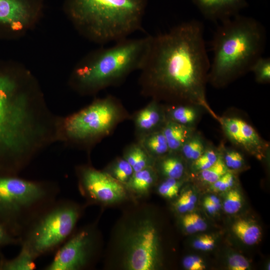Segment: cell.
Returning a JSON list of instances; mask_svg holds the SVG:
<instances>
[{"instance_id": "25", "label": "cell", "mask_w": 270, "mask_h": 270, "mask_svg": "<svg viewBox=\"0 0 270 270\" xmlns=\"http://www.w3.org/2000/svg\"><path fill=\"white\" fill-rule=\"evenodd\" d=\"M205 148L200 136L193 133L184 144L180 152L186 159L194 161L204 153Z\"/></svg>"}, {"instance_id": "33", "label": "cell", "mask_w": 270, "mask_h": 270, "mask_svg": "<svg viewBox=\"0 0 270 270\" xmlns=\"http://www.w3.org/2000/svg\"><path fill=\"white\" fill-rule=\"evenodd\" d=\"M228 268L231 270H246L250 267L247 260L242 255H232L228 260Z\"/></svg>"}, {"instance_id": "13", "label": "cell", "mask_w": 270, "mask_h": 270, "mask_svg": "<svg viewBox=\"0 0 270 270\" xmlns=\"http://www.w3.org/2000/svg\"><path fill=\"white\" fill-rule=\"evenodd\" d=\"M132 118L138 140L162 128L166 120L165 107L160 102L152 100L146 106L137 112Z\"/></svg>"}, {"instance_id": "27", "label": "cell", "mask_w": 270, "mask_h": 270, "mask_svg": "<svg viewBox=\"0 0 270 270\" xmlns=\"http://www.w3.org/2000/svg\"><path fill=\"white\" fill-rule=\"evenodd\" d=\"M250 71L254 72L256 81L266 84L270 81V58L260 56L252 66Z\"/></svg>"}, {"instance_id": "30", "label": "cell", "mask_w": 270, "mask_h": 270, "mask_svg": "<svg viewBox=\"0 0 270 270\" xmlns=\"http://www.w3.org/2000/svg\"><path fill=\"white\" fill-rule=\"evenodd\" d=\"M181 185L178 180L166 178L158 187V192L162 196L172 198L178 196Z\"/></svg>"}, {"instance_id": "3", "label": "cell", "mask_w": 270, "mask_h": 270, "mask_svg": "<svg viewBox=\"0 0 270 270\" xmlns=\"http://www.w3.org/2000/svg\"><path fill=\"white\" fill-rule=\"evenodd\" d=\"M147 0H70L74 24L99 44L130 37L142 26Z\"/></svg>"}, {"instance_id": "1", "label": "cell", "mask_w": 270, "mask_h": 270, "mask_svg": "<svg viewBox=\"0 0 270 270\" xmlns=\"http://www.w3.org/2000/svg\"><path fill=\"white\" fill-rule=\"evenodd\" d=\"M202 23L183 22L150 36L138 82L144 96L168 104L202 106L215 118L206 100L210 67Z\"/></svg>"}, {"instance_id": "38", "label": "cell", "mask_w": 270, "mask_h": 270, "mask_svg": "<svg viewBox=\"0 0 270 270\" xmlns=\"http://www.w3.org/2000/svg\"><path fill=\"white\" fill-rule=\"evenodd\" d=\"M182 224L184 229L188 233L194 234L197 232L190 218V214H187L182 218Z\"/></svg>"}, {"instance_id": "15", "label": "cell", "mask_w": 270, "mask_h": 270, "mask_svg": "<svg viewBox=\"0 0 270 270\" xmlns=\"http://www.w3.org/2000/svg\"><path fill=\"white\" fill-rule=\"evenodd\" d=\"M30 18L28 8L22 0H0V23L14 30H20Z\"/></svg>"}, {"instance_id": "31", "label": "cell", "mask_w": 270, "mask_h": 270, "mask_svg": "<svg viewBox=\"0 0 270 270\" xmlns=\"http://www.w3.org/2000/svg\"><path fill=\"white\" fill-rule=\"evenodd\" d=\"M222 156L228 170H239L243 166L244 163V158L241 154L234 150H226L224 156Z\"/></svg>"}, {"instance_id": "21", "label": "cell", "mask_w": 270, "mask_h": 270, "mask_svg": "<svg viewBox=\"0 0 270 270\" xmlns=\"http://www.w3.org/2000/svg\"><path fill=\"white\" fill-rule=\"evenodd\" d=\"M36 260L29 252L21 248L18 254L10 259L0 252V270H33L36 268Z\"/></svg>"}, {"instance_id": "12", "label": "cell", "mask_w": 270, "mask_h": 270, "mask_svg": "<svg viewBox=\"0 0 270 270\" xmlns=\"http://www.w3.org/2000/svg\"><path fill=\"white\" fill-rule=\"evenodd\" d=\"M228 138L236 145L257 156H263L268 144L249 124L237 118H218Z\"/></svg>"}, {"instance_id": "14", "label": "cell", "mask_w": 270, "mask_h": 270, "mask_svg": "<svg viewBox=\"0 0 270 270\" xmlns=\"http://www.w3.org/2000/svg\"><path fill=\"white\" fill-rule=\"evenodd\" d=\"M206 18L222 22L238 14L247 6L246 0H192Z\"/></svg>"}, {"instance_id": "11", "label": "cell", "mask_w": 270, "mask_h": 270, "mask_svg": "<svg viewBox=\"0 0 270 270\" xmlns=\"http://www.w3.org/2000/svg\"><path fill=\"white\" fill-rule=\"evenodd\" d=\"M78 178L80 191L90 204H116L126 197L124 184L105 171L83 167L78 170Z\"/></svg>"}, {"instance_id": "18", "label": "cell", "mask_w": 270, "mask_h": 270, "mask_svg": "<svg viewBox=\"0 0 270 270\" xmlns=\"http://www.w3.org/2000/svg\"><path fill=\"white\" fill-rule=\"evenodd\" d=\"M138 142L154 159L170 152L168 144L162 128L139 138Z\"/></svg>"}, {"instance_id": "16", "label": "cell", "mask_w": 270, "mask_h": 270, "mask_svg": "<svg viewBox=\"0 0 270 270\" xmlns=\"http://www.w3.org/2000/svg\"><path fill=\"white\" fill-rule=\"evenodd\" d=\"M162 131L166 138L170 152H180L186 141L194 133L192 126H186L166 120Z\"/></svg>"}, {"instance_id": "34", "label": "cell", "mask_w": 270, "mask_h": 270, "mask_svg": "<svg viewBox=\"0 0 270 270\" xmlns=\"http://www.w3.org/2000/svg\"><path fill=\"white\" fill-rule=\"evenodd\" d=\"M214 244V239L212 236L208 234L200 236L193 242V246L196 249L204 251L212 250Z\"/></svg>"}, {"instance_id": "41", "label": "cell", "mask_w": 270, "mask_h": 270, "mask_svg": "<svg viewBox=\"0 0 270 270\" xmlns=\"http://www.w3.org/2000/svg\"><path fill=\"white\" fill-rule=\"evenodd\" d=\"M203 205L206 210L210 214H214L218 210L216 207L206 198L204 200Z\"/></svg>"}, {"instance_id": "17", "label": "cell", "mask_w": 270, "mask_h": 270, "mask_svg": "<svg viewBox=\"0 0 270 270\" xmlns=\"http://www.w3.org/2000/svg\"><path fill=\"white\" fill-rule=\"evenodd\" d=\"M198 106L189 104H168L165 107L166 120L192 126L199 116Z\"/></svg>"}, {"instance_id": "10", "label": "cell", "mask_w": 270, "mask_h": 270, "mask_svg": "<svg viewBox=\"0 0 270 270\" xmlns=\"http://www.w3.org/2000/svg\"><path fill=\"white\" fill-rule=\"evenodd\" d=\"M99 246L98 236L94 225L74 231L54 252L44 270H80L94 262Z\"/></svg>"}, {"instance_id": "40", "label": "cell", "mask_w": 270, "mask_h": 270, "mask_svg": "<svg viewBox=\"0 0 270 270\" xmlns=\"http://www.w3.org/2000/svg\"><path fill=\"white\" fill-rule=\"evenodd\" d=\"M174 206L176 210L180 213L188 212V203L183 194L178 199Z\"/></svg>"}, {"instance_id": "29", "label": "cell", "mask_w": 270, "mask_h": 270, "mask_svg": "<svg viewBox=\"0 0 270 270\" xmlns=\"http://www.w3.org/2000/svg\"><path fill=\"white\" fill-rule=\"evenodd\" d=\"M242 206V198L236 190H230L225 198L223 207L226 213L234 214L238 212Z\"/></svg>"}, {"instance_id": "35", "label": "cell", "mask_w": 270, "mask_h": 270, "mask_svg": "<svg viewBox=\"0 0 270 270\" xmlns=\"http://www.w3.org/2000/svg\"><path fill=\"white\" fill-rule=\"evenodd\" d=\"M184 266L188 270H203L206 266L202 260L195 256L186 257L182 262Z\"/></svg>"}, {"instance_id": "24", "label": "cell", "mask_w": 270, "mask_h": 270, "mask_svg": "<svg viewBox=\"0 0 270 270\" xmlns=\"http://www.w3.org/2000/svg\"><path fill=\"white\" fill-rule=\"evenodd\" d=\"M105 172L124 185L128 182L134 172L132 166L123 157L114 160Z\"/></svg>"}, {"instance_id": "20", "label": "cell", "mask_w": 270, "mask_h": 270, "mask_svg": "<svg viewBox=\"0 0 270 270\" xmlns=\"http://www.w3.org/2000/svg\"><path fill=\"white\" fill-rule=\"evenodd\" d=\"M123 158L132 166L134 172L154 166V159L138 142L128 146L124 151Z\"/></svg>"}, {"instance_id": "19", "label": "cell", "mask_w": 270, "mask_h": 270, "mask_svg": "<svg viewBox=\"0 0 270 270\" xmlns=\"http://www.w3.org/2000/svg\"><path fill=\"white\" fill-rule=\"evenodd\" d=\"M156 174L154 166L134 172L128 182L125 184L127 188L138 194H146L154 184Z\"/></svg>"}, {"instance_id": "28", "label": "cell", "mask_w": 270, "mask_h": 270, "mask_svg": "<svg viewBox=\"0 0 270 270\" xmlns=\"http://www.w3.org/2000/svg\"><path fill=\"white\" fill-rule=\"evenodd\" d=\"M220 156L213 148L206 149L204 153L194 161L193 167L199 172L206 170L216 162Z\"/></svg>"}, {"instance_id": "4", "label": "cell", "mask_w": 270, "mask_h": 270, "mask_svg": "<svg viewBox=\"0 0 270 270\" xmlns=\"http://www.w3.org/2000/svg\"><path fill=\"white\" fill-rule=\"evenodd\" d=\"M150 38L128 37L98 50L76 69L77 86L82 91L95 92L122 82L140 68Z\"/></svg>"}, {"instance_id": "39", "label": "cell", "mask_w": 270, "mask_h": 270, "mask_svg": "<svg viewBox=\"0 0 270 270\" xmlns=\"http://www.w3.org/2000/svg\"><path fill=\"white\" fill-rule=\"evenodd\" d=\"M182 194L187 202L188 212L192 210L197 200L196 196L192 190H188Z\"/></svg>"}, {"instance_id": "6", "label": "cell", "mask_w": 270, "mask_h": 270, "mask_svg": "<svg viewBox=\"0 0 270 270\" xmlns=\"http://www.w3.org/2000/svg\"><path fill=\"white\" fill-rule=\"evenodd\" d=\"M28 121L26 102L17 92L15 80L0 74V172L14 174L23 164Z\"/></svg>"}, {"instance_id": "7", "label": "cell", "mask_w": 270, "mask_h": 270, "mask_svg": "<svg viewBox=\"0 0 270 270\" xmlns=\"http://www.w3.org/2000/svg\"><path fill=\"white\" fill-rule=\"evenodd\" d=\"M84 207L66 199H57L19 238L20 248L36 260L54 252L74 231Z\"/></svg>"}, {"instance_id": "32", "label": "cell", "mask_w": 270, "mask_h": 270, "mask_svg": "<svg viewBox=\"0 0 270 270\" xmlns=\"http://www.w3.org/2000/svg\"><path fill=\"white\" fill-rule=\"evenodd\" d=\"M234 182V174L228 171L224 175L211 184L210 188L214 192L226 191L233 186Z\"/></svg>"}, {"instance_id": "37", "label": "cell", "mask_w": 270, "mask_h": 270, "mask_svg": "<svg viewBox=\"0 0 270 270\" xmlns=\"http://www.w3.org/2000/svg\"><path fill=\"white\" fill-rule=\"evenodd\" d=\"M190 218L197 232L204 231L207 226L204 220L197 214H190Z\"/></svg>"}, {"instance_id": "26", "label": "cell", "mask_w": 270, "mask_h": 270, "mask_svg": "<svg viewBox=\"0 0 270 270\" xmlns=\"http://www.w3.org/2000/svg\"><path fill=\"white\" fill-rule=\"evenodd\" d=\"M228 172V169L220 155L214 164L208 168L200 172V176L202 181L211 184Z\"/></svg>"}, {"instance_id": "42", "label": "cell", "mask_w": 270, "mask_h": 270, "mask_svg": "<svg viewBox=\"0 0 270 270\" xmlns=\"http://www.w3.org/2000/svg\"><path fill=\"white\" fill-rule=\"evenodd\" d=\"M208 201L213 204L219 210L221 208L220 200L214 196H210L206 198Z\"/></svg>"}, {"instance_id": "9", "label": "cell", "mask_w": 270, "mask_h": 270, "mask_svg": "<svg viewBox=\"0 0 270 270\" xmlns=\"http://www.w3.org/2000/svg\"><path fill=\"white\" fill-rule=\"evenodd\" d=\"M130 118L119 100L108 96L70 116L65 129L69 137L76 140L102 138Z\"/></svg>"}, {"instance_id": "22", "label": "cell", "mask_w": 270, "mask_h": 270, "mask_svg": "<svg viewBox=\"0 0 270 270\" xmlns=\"http://www.w3.org/2000/svg\"><path fill=\"white\" fill-rule=\"evenodd\" d=\"M232 230L236 236L247 245L257 243L262 234L257 224L244 219L236 221L232 226Z\"/></svg>"}, {"instance_id": "8", "label": "cell", "mask_w": 270, "mask_h": 270, "mask_svg": "<svg viewBox=\"0 0 270 270\" xmlns=\"http://www.w3.org/2000/svg\"><path fill=\"white\" fill-rule=\"evenodd\" d=\"M115 242L120 268L127 270H153L160 262L158 230L147 209L130 215L118 227Z\"/></svg>"}, {"instance_id": "36", "label": "cell", "mask_w": 270, "mask_h": 270, "mask_svg": "<svg viewBox=\"0 0 270 270\" xmlns=\"http://www.w3.org/2000/svg\"><path fill=\"white\" fill-rule=\"evenodd\" d=\"M20 240L14 237L0 222V248L8 246L19 245Z\"/></svg>"}, {"instance_id": "23", "label": "cell", "mask_w": 270, "mask_h": 270, "mask_svg": "<svg viewBox=\"0 0 270 270\" xmlns=\"http://www.w3.org/2000/svg\"><path fill=\"white\" fill-rule=\"evenodd\" d=\"M175 154L169 152L168 156H162V158L160 162L158 168L166 178L179 180L184 174V166L181 159Z\"/></svg>"}, {"instance_id": "2", "label": "cell", "mask_w": 270, "mask_h": 270, "mask_svg": "<svg viewBox=\"0 0 270 270\" xmlns=\"http://www.w3.org/2000/svg\"><path fill=\"white\" fill-rule=\"evenodd\" d=\"M266 32L256 19L240 14L220 22L212 42L208 80L217 87L250 71L264 50Z\"/></svg>"}, {"instance_id": "5", "label": "cell", "mask_w": 270, "mask_h": 270, "mask_svg": "<svg viewBox=\"0 0 270 270\" xmlns=\"http://www.w3.org/2000/svg\"><path fill=\"white\" fill-rule=\"evenodd\" d=\"M60 192L54 184L29 180L0 172V222L19 239L58 199Z\"/></svg>"}]
</instances>
